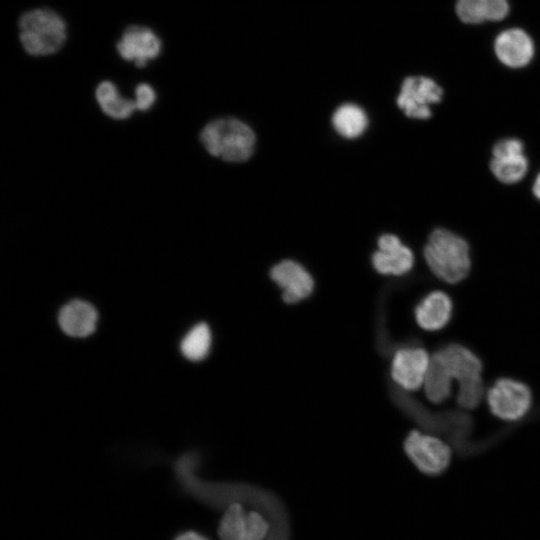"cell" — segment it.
<instances>
[{"mask_svg":"<svg viewBox=\"0 0 540 540\" xmlns=\"http://www.w3.org/2000/svg\"><path fill=\"white\" fill-rule=\"evenodd\" d=\"M453 380L458 383L456 401L459 407L474 409L485 395L481 360L460 344H449L438 350Z\"/></svg>","mask_w":540,"mask_h":540,"instance_id":"277c9868","label":"cell"},{"mask_svg":"<svg viewBox=\"0 0 540 540\" xmlns=\"http://www.w3.org/2000/svg\"><path fill=\"white\" fill-rule=\"evenodd\" d=\"M200 139L211 155L230 162L247 160L255 145L252 129L235 118L211 121L203 128Z\"/></svg>","mask_w":540,"mask_h":540,"instance_id":"3957f363","label":"cell"},{"mask_svg":"<svg viewBox=\"0 0 540 540\" xmlns=\"http://www.w3.org/2000/svg\"><path fill=\"white\" fill-rule=\"evenodd\" d=\"M497 58L511 68L526 66L534 55V44L530 36L519 28L501 32L494 44Z\"/></svg>","mask_w":540,"mask_h":540,"instance_id":"4fadbf2b","label":"cell"},{"mask_svg":"<svg viewBox=\"0 0 540 540\" xmlns=\"http://www.w3.org/2000/svg\"><path fill=\"white\" fill-rule=\"evenodd\" d=\"M332 124L335 130L343 137L355 138L365 131L368 118L360 106L346 103L335 110Z\"/></svg>","mask_w":540,"mask_h":540,"instance_id":"ac0fdd59","label":"cell"},{"mask_svg":"<svg viewBox=\"0 0 540 540\" xmlns=\"http://www.w3.org/2000/svg\"><path fill=\"white\" fill-rule=\"evenodd\" d=\"M490 411L505 421H517L529 411L532 394L528 386L511 378H500L486 391Z\"/></svg>","mask_w":540,"mask_h":540,"instance_id":"5b68a950","label":"cell"},{"mask_svg":"<svg viewBox=\"0 0 540 540\" xmlns=\"http://www.w3.org/2000/svg\"><path fill=\"white\" fill-rule=\"evenodd\" d=\"M374 268L385 275H402L414 264L412 251L393 234H384L378 240V250L373 254Z\"/></svg>","mask_w":540,"mask_h":540,"instance_id":"7c38bea8","label":"cell"},{"mask_svg":"<svg viewBox=\"0 0 540 540\" xmlns=\"http://www.w3.org/2000/svg\"><path fill=\"white\" fill-rule=\"evenodd\" d=\"M404 450L412 463L427 475H438L445 471L452 456L448 444L419 431H412L407 436Z\"/></svg>","mask_w":540,"mask_h":540,"instance_id":"8992f818","label":"cell"},{"mask_svg":"<svg viewBox=\"0 0 540 540\" xmlns=\"http://www.w3.org/2000/svg\"><path fill=\"white\" fill-rule=\"evenodd\" d=\"M533 193L540 200V173L534 182Z\"/></svg>","mask_w":540,"mask_h":540,"instance_id":"484cf974","label":"cell"},{"mask_svg":"<svg viewBox=\"0 0 540 540\" xmlns=\"http://www.w3.org/2000/svg\"><path fill=\"white\" fill-rule=\"evenodd\" d=\"M443 97V90L433 79L425 76L407 77L401 84L397 105L406 116L414 119H428L430 106Z\"/></svg>","mask_w":540,"mask_h":540,"instance_id":"ba28073f","label":"cell"},{"mask_svg":"<svg viewBox=\"0 0 540 540\" xmlns=\"http://www.w3.org/2000/svg\"><path fill=\"white\" fill-rule=\"evenodd\" d=\"M19 39L32 56L56 53L66 40V24L55 11L37 8L25 12L19 19Z\"/></svg>","mask_w":540,"mask_h":540,"instance_id":"7a4b0ae2","label":"cell"},{"mask_svg":"<svg viewBox=\"0 0 540 540\" xmlns=\"http://www.w3.org/2000/svg\"><path fill=\"white\" fill-rule=\"evenodd\" d=\"M456 13L466 24H480L487 21L485 0H457Z\"/></svg>","mask_w":540,"mask_h":540,"instance_id":"44dd1931","label":"cell"},{"mask_svg":"<svg viewBox=\"0 0 540 540\" xmlns=\"http://www.w3.org/2000/svg\"><path fill=\"white\" fill-rule=\"evenodd\" d=\"M493 158H505L523 154V143L514 138L498 141L492 149Z\"/></svg>","mask_w":540,"mask_h":540,"instance_id":"7402d4cb","label":"cell"},{"mask_svg":"<svg viewBox=\"0 0 540 540\" xmlns=\"http://www.w3.org/2000/svg\"><path fill=\"white\" fill-rule=\"evenodd\" d=\"M98 314L95 307L83 300H72L65 304L58 315L61 329L69 336L86 337L96 327Z\"/></svg>","mask_w":540,"mask_h":540,"instance_id":"5bb4252c","label":"cell"},{"mask_svg":"<svg viewBox=\"0 0 540 540\" xmlns=\"http://www.w3.org/2000/svg\"><path fill=\"white\" fill-rule=\"evenodd\" d=\"M270 275L272 280L282 288V298L286 303H297L313 291V278L297 262L284 260L272 268Z\"/></svg>","mask_w":540,"mask_h":540,"instance_id":"8fae6325","label":"cell"},{"mask_svg":"<svg viewBox=\"0 0 540 540\" xmlns=\"http://www.w3.org/2000/svg\"><path fill=\"white\" fill-rule=\"evenodd\" d=\"M270 531L268 520L258 511H247L240 503H231L218 525L220 540H265Z\"/></svg>","mask_w":540,"mask_h":540,"instance_id":"52a82bcc","label":"cell"},{"mask_svg":"<svg viewBox=\"0 0 540 540\" xmlns=\"http://www.w3.org/2000/svg\"><path fill=\"white\" fill-rule=\"evenodd\" d=\"M487 21H500L509 12L508 0H485Z\"/></svg>","mask_w":540,"mask_h":540,"instance_id":"cb8c5ba5","label":"cell"},{"mask_svg":"<svg viewBox=\"0 0 540 540\" xmlns=\"http://www.w3.org/2000/svg\"><path fill=\"white\" fill-rule=\"evenodd\" d=\"M452 381L440 352H434L423 384L427 399L434 404L447 400L452 392Z\"/></svg>","mask_w":540,"mask_h":540,"instance_id":"2e32d148","label":"cell"},{"mask_svg":"<svg viewBox=\"0 0 540 540\" xmlns=\"http://www.w3.org/2000/svg\"><path fill=\"white\" fill-rule=\"evenodd\" d=\"M452 308V301L446 293L433 291L416 306V322L424 330H440L448 324L452 315Z\"/></svg>","mask_w":540,"mask_h":540,"instance_id":"9a60e30c","label":"cell"},{"mask_svg":"<svg viewBox=\"0 0 540 540\" xmlns=\"http://www.w3.org/2000/svg\"><path fill=\"white\" fill-rule=\"evenodd\" d=\"M430 356L423 348H404L396 352L391 364V377L408 391H416L424 384Z\"/></svg>","mask_w":540,"mask_h":540,"instance_id":"30bf717a","label":"cell"},{"mask_svg":"<svg viewBox=\"0 0 540 540\" xmlns=\"http://www.w3.org/2000/svg\"><path fill=\"white\" fill-rule=\"evenodd\" d=\"M181 352L192 361L204 359L211 347L210 328L205 323L195 325L184 336L181 342Z\"/></svg>","mask_w":540,"mask_h":540,"instance_id":"d6986e66","label":"cell"},{"mask_svg":"<svg viewBox=\"0 0 540 540\" xmlns=\"http://www.w3.org/2000/svg\"><path fill=\"white\" fill-rule=\"evenodd\" d=\"M96 100L106 115L117 120L130 117L137 109L135 101L122 97L110 81H102L97 86Z\"/></svg>","mask_w":540,"mask_h":540,"instance_id":"e0dca14e","label":"cell"},{"mask_svg":"<svg viewBox=\"0 0 540 540\" xmlns=\"http://www.w3.org/2000/svg\"><path fill=\"white\" fill-rule=\"evenodd\" d=\"M424 257L430 270L450 284L462 281L470 271L467 242L446 229H436L430 234L424 248Z\"/></svg>","mask_w":540,"mask_h":540,"instance_id":"6da1fadb","label":"cell"},{"mask_svg":"<svg viewBox=\"0 0 540 540\" xmlns=\"http://www.w3.org/2000/svg\"><path fill=\"white\" fill-rule=\"evenodd\" d=\"M156 93L147 83L139 84L135 89V104L137 110L146 111L154 104Z\"/></svg>","mask_w":540,"mask_h":540,"instance_id":"603a6c76","label":"cell"},{"mask_svg":"<svg viewBox=\"0 0 540 540\" xmlns=\"http://www.w3.org/2000/svg\"><path fill=\"white\" fill-rule=\"evenodd\" d=\"M490 169L500 182L513 184L525 176L528 170V162L523 154L505 158H492Z\"/></svg>","mask_w":540,"mask_h":540,"instance_id":"ffe728a7","label":"cell"},{"mask_svg":"<svg viewBox=\"0 0 540 540\" xmlns=\"http://www.w3.org/2000/svg\"><path fill=\"white\" fill-rule=\"evenodd\" d=\"M175 540H209V539L197 532L188 531L179 535Z\"/></svg>","mask_w":540,"mask_h":540,"instance_id":"d4e9b609","label":"cell"},{"mask_svg":"<svg viewBox=\"0 0 540 540\" xmlns=\"http://www.w3.org/2000/svg\"><path fill=\"white\" fill-rule=\"evenodd\" d=\"M160 38L148 27L129 26L119 39L116 49L120 57L134 62L137 67H144L161 53Z\"/></svg>","mask_w":540,"mask_h":540,"instance_id":"9c48e42d","label":"cell"}]
</instances>
